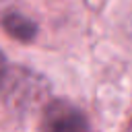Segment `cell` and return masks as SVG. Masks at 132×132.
Returning a JSON list of instances; mask_svg holds the SVG:
<instances>
[{
	"label": "cell",
	"mask_w": 132,
	"mask_h": 132,
	"mask_svg": "<svg viewBox=\"0 0 132 132\" xmlns=\"http://www.w3.org/2000/svg\"><path fill=\"white\" fill-rule=\"evenodd\" d=\"M0 23H2V29H4L12 39H16V41H21V43L33 41V39L37 37V33H39L37 23L31 21L29 16L21 14V12H6V14H2V21H0Z\"/></svg>",
	"instance_id": "7a4b0ae2"
},
{
	"label": "cell",
	"mask_w": 132,
	"mask_h": 132,
	"mask_svg": "<svg viewBox=\"0 0 132 132\" xmlns=\"http://www.w3.org/2000/svg\"><path fill=\"white\" fill-rule=\"evenodd\" d=\"M8 74H10V68H8V62H6V56H4L2 50H0V91L6 87Z\"/></svg>",
	"instance_id": "3957f363"
},
{
	"label": "cell",
	"mask_w": 132,
	"mask_h": 132,
	"mask_svg": "<svg viewBox=\"0 0 132 132\" xmlns=\"http://www.w3.org/2000/svg\"><path fill=\"white\" fill-rule=\"evenodd\" d=\"M126 132H132V120L128 122V128H126Z\"/></svg>",
	"instance_id": "277c9868"
},
{
	"label": "cell",
	"mask_w": 132,
	"mask_h": 132,
	"mask_svg": "<svg viewBox=\"0 0 132 132\" xmlns=\"http://www.w3.org/2000/svg\"><path fill=\"white\" fill-rule=\"evenodd\" d=\"M0 2H2V0H0Z\"/></svg>",
	"instance_id": "5b68a950"
},
{
	"label": "cell",
	"mask_w": 132,
	"mask_h": 132,
	"mask_svg": "<svg viewBox=\"0 0 132 132\" xmlns=\"http://www.w3.org/2000/svg\"><path fill=\"white\" fill-rule=\"evenodd\" d=\"M41 132H89V124L76 105L66 99H56L43 111Z\"/></svg>",
	"instance_id": "6da1fadb"
}]
</instances>
